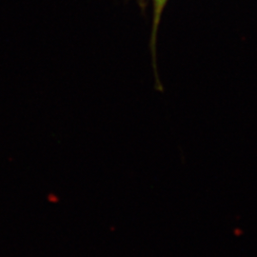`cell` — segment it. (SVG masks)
<instances>
[{
  "label": "cell",
  "mask_w": 257,
  "mask_h": 257,
  "mask_svg": "<svg viewBox=\"0 0 257 257\" xmlns=\"http://www.w3.org/2000/svg\"><path fill=\"white\" fill-rule=\"evenodd\" d=\"M170 0H152L153 4V25H152V33H151V41H150V46H151V52H152V56L154 60V67H155V72H156V82L158 84V88H160V84L158 80L157 76V70H156V40H157V32L159 24L161 21V18L163 15V12L165 10V7ZM139 5L144 10V7L146 6L147 0H138Z\"/></svg>",
  "instance_id": "cell-1"
}]
</instances>
